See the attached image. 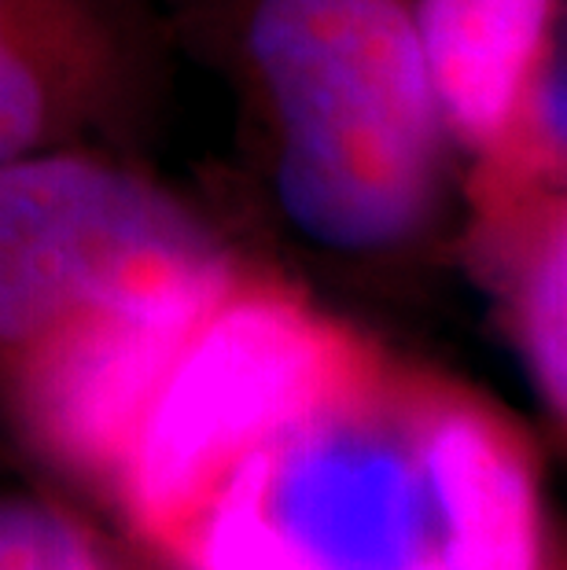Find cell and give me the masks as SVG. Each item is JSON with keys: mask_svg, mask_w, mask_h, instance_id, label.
I'll return each instance as SVG.
<instances>
[{"mask_svg": "<svg viewBox=\"0 0 567 570\" xmlns=\"http://www.w3.org/2000/svg\"><path fill=\"white\" fill-rule=\"evenodd\" d=\"M236 63L276 210L299 239L394 262L439 233L453 148L413 0H247Z\"/></svg>", "mask_w": 567, "mask_h": 570, "instance_id": "obj_1", "label": "cell"}, {"mask_svg": "<svg viewBox=\"0 0 567 570\" xmlns=\"http://www.w3.org/2000/svg\"><path fill=\"white\" fill-rule=\"evenodd\" d=\"M420 375L380 354L239 460L177 560L185 570H424L442 563L420 456Z\"/></svg>", "mask_w": 567, "mask_h": 570, "instance_id": "obj_2", "label": "cell"}, {"mask_svg": "<svg viewBox=\"0 0 567 570\" xmlns=\"http://www.w3.org/2000/svg\"><path fill=\"white\" fill-rule=\"evenodd\" d=\"M377 354L303 291L239 269L144 409L111 497L144 541L177 560L239 460L329 402Z\"/></svg>", "mask_w": 567, "mask_h": 570, "instance_id": "obj_3", "label": "cell"}, {"mask_svg": "<svg viewBox=\"0 0 567 570\" xmlns=\"http://www.w3.org/2000/svg\"><path fill=\"white\" fill-rule=\"evenodd\" d=\"M236 265L174 191L86 144L0 166V368L81 309Z\"/></svg>", "mask_w": 567, "mask_h": 570, "instance_id": "obj_4", "label": "cell"}, {"mask_svg": "<svg viewBox=\"0 0 567 570\" xmlns=\"http://www.w3.org/2000/svg\"><path fill=\"white\" fill-rule=\"evenodd\" d=\"M239 269L100 302L8 361L0 372L27 442L67 475L111 490L163 375Z\"/></svg>", "mask_w": 567, "mask_h": 570, "instance_id": "obj_5", "label": "cell"}, {"mask_svg": "<svg viewBox=\"0 0 567 570\" xmlns=\"http://www.w3.org/2000/svg\"><path fill=\"white\" fill-rule=\"evenodd\" d=\"M420 456L446 570H546L535 456L509 416L420 375Z\"/></svg>", "mask_w": 567, "mask_h": 570, "instance_id": "obj_6", "label": "cell"}, {"mask_svg": "<svg viewBox=\"0 0 567 570\" xmlns=\"http://www.w3.org/2000/svg\"><path fill=\"white\" fill-rule=\"evenodd\" d=\"M133 85L137 45L111 4L0 27V166L111 126Z\"/></svg>", "mask_w": 567, "mask_h": 570, "instance_id": "obj_7", "label": "cell"}, {"mask_svg": "<svg viewBox=\"0 0 567 570\" xmlns=\"http://www.w3.org/2000/svg\"><path fill=\"white\" fill-rule=\"evenodd\" d=\"M564 0H413V30L446 140L482 159L560 41Z\"/></svg>", "mask_w": 567, "mask_h": 570, "instance_id": "obj_8", "label": "cell"}, {"mask_svg": "<svg viewBox=\"0 0 567 570\" xmlns=\"http://www.w3.org/2000/svg\"><path fill=\"white\" fill-rule=\"evenodd\" d=\"M476 258L501 298L541 409L567 420V203L564 188L468 191Z\"/></svg>", "mask_w": 567, "mask_h": 570, "instance_id": "obj_9", "label": "cell"}, {"mask_svg": "<svg viewBox=\"0 0 567 570\" xmlns=\"http://www.w3.org/2000/svg\"><path fill=\"white\" fill-rule=\"evenodd\" d=\"M0 570H118L100 541L63 508L0 497Z\"/></svg>", "mask_w": 567, "mask_h": 570, "instance_id": "obj_10", "label": "cell"}, {"mask_svg": "<svg viewBox=\"0 0 567 570\" xmlns=\"http://www.w3.org/2000/svg\"><path fill=\"white\" fill-rule=\"evenodd\" d=\"M96 4H111V0H0V27L67 16V11H81V8H96Z\"/></svg>", "mask_w": 567, "mask_h": 570, "instance_id": "obj_11", "label": "cell"}, {"mask_svg": "<svg viewBox=\"0 0 567 570\" xmlns=\"http://www.w3.org/2000/svg\"><path fill=\"white\" fill-rule=\"evenodd\" d=\"M424 570H446L442 563H431V567H424Z\"/></svg>", "mask_w": 567, "mask_h": 570, "instance_id": "obj_12", "label": "cell"}]
</instances>
